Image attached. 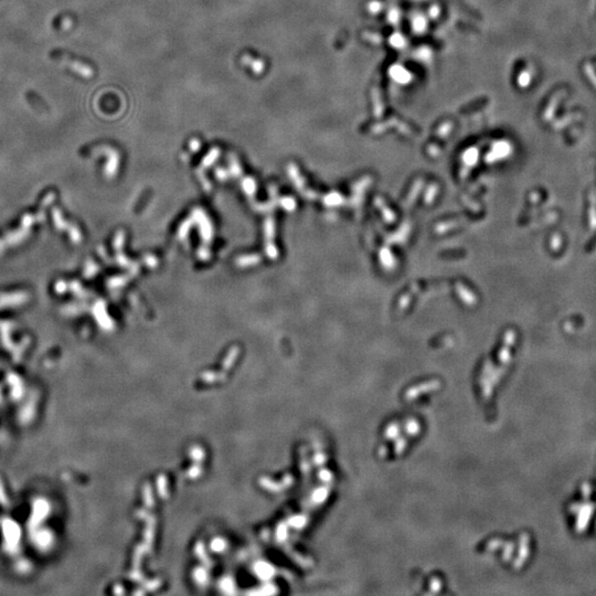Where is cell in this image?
I'll list each match as a JSON object with an SVG mask.
<instances>
[{
	"instance_id": "6da1fadb",
	"label": "cell",
	"mask_w": 596,
	"mask_h": 596,
	"mask_svg": "<svg viewBox=\"0 0 596 596\" xmlns=\"http://www.w3.org/2000/svg\"><path fill=\"white\" fill-rule=\"evenodd\" d=\"M54 59L58 60V61L62 64V66H66L73 72L78 73V74H80L81 76H83V78H91V76L93 75V70L91 67L85 66V64L81 63L79 61H75V60H73L71 58H68L66 54H54Z\"/></svg>"
}]
</instances>
